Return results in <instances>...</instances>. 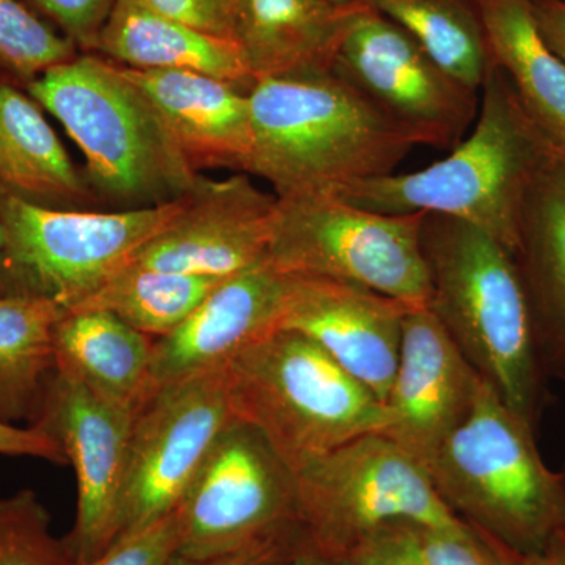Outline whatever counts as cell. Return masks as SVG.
Returning <instances> with one entry per match:
<instances>
[{
    "label": "cell",
    "mask_w": 565,
    "mask_h": 565,
    "mask_svg": "<svg viewBox=\"0 0 565 565\" xmlns=\"http://www.w3.org/2000/svg\"><path fill=\"white\" fill-rule=\"evenodd\" d=\"M0 565H76L32 490L0 500Z\"/></svg>",
    "instance_id": "29"
},
{
    "label": "cell",
    "mask_w": 565,
    "mask_h": 565,
    "mask_svg": "<svg viewBox=\"0 0 565 565\" xmlns=\"http://www.w3.org/2000/svg\"><path fill=\"white\" fill-rule=\"evenodd\" d=\"M559 2H563V3H565V0H559Z\"/></svg>",
    "instance_id": "42"
},
{
    "label": "cell",
    "mask_w": 565,
    "mask_h": 565,
    "mask_svg": "<svg viewBox=\"0 0 565 565\" xmlns=\"http://www.w3.org/2000/svg\"><path fill=\"white\" fill-rule=\"evenodd\" d=\"M159 13L207 35L232 40L230 0H145ZM234 43V41H233Z\"/></svg>",
    "instance_id": "35"
},
{
    "label": "cell",
    "mask_w": 565,
    "mask_h": 565,
    "mask_svg": "<svg viewBox=\"0 0 565 565\" xmlns=\"http://www.w3.org/2000/svg\"><path fill=\"white\" fill-rule=\"evenodd\" d=\"M344 557L349 565H427L412 522H392L379 527Z\"/></svg>",
    "instance_id": "33"
},
{
    "label": "cell",
    "mask_w": 565,
    "mask_h": 565,
    "mask_svg": "<svg viewBox=\"0 0 565 565\" xmlns=\"http://www.w3.org/2000/svg\"><path fill=\"white\" fill-rule=\"evenodd\" d=\"M297 520L318 548L345 556L392 522L467 525L435 490L426 465L382 434L353 438L296 471Z\"/></svg>",
    "instance_id": "8"
},
{
    "label": "cell",
    "mask_w": 565,
    "mask_h": 565,
    "mask_svg": "<svg viewBox=\"0 0 565 565\" xmlns=\"http://www.w3.org/2000/svg\"><path fill=\"white\" fill-rule=\"evenodd\" d=\"M494 65L531 120L565 156V62L539 31L530 0H481Z\"/></svg>",
    "instance_id": "24"
},
{
    "label": "cell",
    "mask_w": 565,
    "mask_h": 565,
    "mask_svg": "<svg viewBox=\"0 0 565 565\" xmlns=\"http://www.w3.org/2000/svg\"><path fill=\"white\" fill-rule=\"evenodd\" d=\"M233 419L222 370L148 394L134 415L120 537L177 511Z\"/></svg>",
    "instance_id": "12"
},
{
    "label": "cell",
    "mask_w": 565,
    "mask_h": 565,
    "mask_svg": "<svg viewBox=\"0 0 565 565\" xmlns=\"http://www.w3.org/2000/svg\"><path fill=\"white\" fill-rule=\"evenodd\" d=\"M292 565H349L344 556L332 555V553L323 552L308 541L303 535L302 544L297 550Z\"/></svg>",
    "instance_id": "39"
},
{
    "label": "cell",
    "mask_w": 565,
    "mask_h": 565,
    "mask_svg": "<svg viewBox=\"0 0 565 565\" xmlns=\"http://www.w3.org/2000/svg\"><path fill=\"white\" fill-rule=\"evenodd\" d=\"M0 455L36 457L52 463L68 465L57 441L32 426L0 423Z\"/></svg>",
    "instance_id": "36"
},
{
    "label": "cell",
    "mask_w": 565,
    "mask_h": 565,
    "mask_svg": "<svg viewBox=\"0 0 565 565\" xmlns=\"http://www.w3.org/2000/svg\"><path fill=\"white\" fill-rule=\"evenodd\" d=\"M66 308L43 297L0 296V423H31L55 373L54 333Z\"/></svg>",
    "instance_id": "25"
},
{
    "label": "cell",
    "mask_w": 565,
    "mask_h": 565,
    "mask_svg": "<svg viewBox=\"0 0 565 565\" xmlns=\"http://www.w3.org/2000/svg\"><path fill=\"white\" fill-rule=\"evenodd\" d=\"M248 102L253 141L245 173L273 185L277 199L338 195L393 174L418 147L333 71L255 81Z\"/></svg>",
    "instance_id": "1"
},
{
    "label": "cell",
    "mask_w": 565,
    "mask_h": 565,
    "mask_svg": "<svg viewBox=\"0 0 565 565\" xmlns=\"http://www.w3.org/2000/svg\"><path fill=\"white\" fill-rule=\"evenodd\" d=\"M288 275L267 258L218 281L178 329L152 343L150 393L223 370L245 348L278 330Z\"/></svg>",
    "instance_id": "17"
},
{
    "label": "cell",
    "mask_w": 565,
    "mask_h": 565,
    "mask_svg": "<svg viewBox=\"0 0 565 565\" xmlns=\"http://www.w3.org/2000/svg\"><path fill=\"white\" fill-rule=\"evenodd\" d=\"M20 82L0 76V193L70 210L90 196L88 182Z\"/></svg>",
    "instance_id": "22"
},
{
    "label": "cell",
    "mask_w": 565,
    "mask_h": 565,
    "mask_svg": "<svg viewBox=\"0 0 565 565\" xmlns=\"http://www.w3.org/2000/svg\"><path fill=\"white\" fill-rule=\"evenodd\" d=\"M484 537L504 565H565V525L553 533L541 548L530 553L515 552L490 535L484 534Z\"/></svg>",
    "instance_id": "37"
},
{
    "label": "cell",
    "mask_w": 565,
    "mask_h": 565,
    "mask_svg": "<svg viewBox=\"0 0 565 565\" xmlns=\"http://www.w3.org/2000/svg\"><path fill=\"white\" fill-rule=\"evenodd\" d=\"M414 533L427 565H504L484 534L468 523L456 531L414 523Z\"/></svg>",
    "instance_id": "31"
},
{
    "label": "cell",
    "mask_w": 565,
    "mask_h": 565,
    "mask_svg": "<svg viewBox=\"0 0 565 565\" xmlns=\"http://www.w3.org/2000/svg\"><path fill=\"white\" fill-rule=\"evenodd\" d=\"M481 381L433 311L412 308L381 434L427 467L470 414Z\"/></svg>",
    "instance_id": "16"
},
{
    "label": "cell",
    "mask_w": 565,
    "mask_h": 565,
    "mask_svg": "<svg viewBox=\"0 0 565 565\" xmlns=\"http://www.w3.org/2000/svg\"><path fill=\"white\" fill-rule=\"evenodd\" d=\"M120 68L159 111L195 172L245 173L253 141L248 92L195 71Z\"/></svg>",
    "instance_id": "18"
},
{
    "label": "cell",
    "mask_w": 565,
    "mask_h": 565,
    "mask_svg": "<svg viewBox=\"0 0 565 565\" xmlns=\"http://www.w3.org/2000/svg\"><path fill=\"white\" fill-rule=\"evenodd\" d=\"M185 195L139 210L84 212L0 193L6 294L43 297L71 310L161 233L184 206Z\"/></svg>",
    "instance_id": "9"
},
{
    "label": "cell",
    "mask_w": 565,
    "mask_h": 565,
    "mask_svg": "<svg viewBox=\"0 0 565 565\" xmlns=\"http://www.w3.org/2000/svg\"><path fill=\"white\" fill-rule=\"evenodd\" d=\"M303 535L302 526L292 523L228 555L204 561L180 557L177 565H292Z\"/></svg>",
    "instance_id": "34"
},
{
    "label": "cell",
    "mask_w": 565,
    "mask_h": 565,
    "mask_svg": "<svg viewBox=\"0 0 565 565\" xmlns=\"http://www.w3.org/2000/svg\"><path fill=\"white\" fill-rule=\"evenodd\" d=\"M332 2H338V3H353V2H363V0H332Z\"/></svg>",
    "instance_id": "41"
},
{
    "label": "cell",
    "mask_w": 565,
    "mask_h": 565,
    "mask_svg": "<svg viewBox=\"0 0 565 565\" xmlns=\"http://www.w3.org/2000/svg\"><path fill=\"white\" fill-rule=\"evenodd\" d=\"M363 2L230 0L232 40L255 81L332 71Z\"/></svg>",
    "instance_id": "19"
},
{
    "label": "cell",
    "mask_w": 565,
    "mask_h": 565,
    "mask_svg": "<svg viewBox=\"0 0 565 565\" xmlns=\"http://www.w3.org/2000/svg\"><path fill=\"white\" fill-rule=\"evenodd\" d=\"M222 373L234 416L256 427L294 473L353 438L385 429V404L291 330L255 341Z\"/></svg>",
    "instance_id": "6"
},
{
    "label": "cell",
    "mask_w": 565,
    "mask_h": 565,
    "mask_svg": "<svg viewBox=\"0 0 565 565\" xmlns=\"http://www.w3.org/2000/svg\"><path fill=\"white\" fill-rule=\"evenodd\" d=\"M516 264L548 377L565 385V156L550 158L523 207Z\"/></svg>",
    "instance_id": "20"
},
{
    "label": "cell",
    "mask_w": 565,
    "mask_h": 565,
    "mask_svg": "<svg viewBox=\"0 0 565 565\" xmlns=\"http://www.w3.org/2000/svg\"><path fill=\"white\" fill-rule=\"evenodd\" d=\"M25 90L76 141L88 185L122 210L172 203L195 184L199 174L166 121L120 66L76 55Z\"/></svg>",
    "instance_id": "4"
},
{
    "label": "cell",
    "mask_w": 565,
    "mask_h": 565,
    "mask_svg": "<svg viewBox=\"0 0 565 565\" xmlns=\"http://www.w3.org/2000/svg\"><path fill=\"white\" fill-rule=\"evenodd\" d=\"M117 0H28L41 18L57 25L81 50H95L96 40Z\"/></svg>",
    "instance_id": "32"
},
{
    "label": "cell",
    "mask_w": 565,
    "mask_h": 565,
    "mask_svg": "<svg viewBox=\"0 0 565 565\" xmlns=\"http://www.w3.org/2000/svg\"><path fill=\"white\" fill-rule=\"evenodd\" d=\"M426 468L459 519L515 552H535L565 525V471L544 462L533 427L484 379Z\"/></svg>",
    "instance_id": "5"
},
{
    "label": "cell",
    "mask_w": 565,
    "mask_h": 565,
    "mask_svg": "<svg viewBox=\"0 0 565 565\" xmlns=\"http://www.w3.org/2000/svg\"><path fill=\"white\" fill-rule=\"evenodd\" d=\"M277 210V195L256 188L248 174L199 177L173 221L128 264L223 280L267 258Z\"/></svg>",
    "instance_id": "14"
},
{
    "label": "cell",
    "mask_w": 565,
    "mask_h": 565,
    "mask_svg": "<svg viewBox=\"0 0 565 565\" xmlns=\"http://www.w3.org/2000/svg\"><path fill=\"white\" fill-rule=\"evenodd\" d=\"M539 31L550 47L565 62V3L559 0H530Z\"/></svg>",
    "instance_id": "38"
},
{
    "label": "cell",
    "mask_w": 565,
    "mask_h": 565,
    "mask_svg": "<svg viewBox=\"0 0 565 565\" xmlns=\"http://www.w3.org/2000/svg\"><path fill=\"white\" fill-rule=\"evenodd\" d=\"M429 310L503 403L537 433L548 403L530 297L515 256L470 223L426 214Z\"/></svg>",
    "instance_id": "2"
},
{
    "label": "cell",
    "mask_w": 565,
    "mask_h": 565,
    "mask_svg": "<svg viewBox=\"0 0 565 565\" xmlns=\"http://www.w3.org/2000/svg\"><path fill=\"white\" fill-rule=\"evenodd\" d=\"M478 120L451 154L419 172L349 185L344 202L381 214L427 212L470 223L515 256L531 185L556 150L497 65L482 85Z\"/></svg>",
    "instance_id": "3"
},
{
    "label": "cell",
    "mask_w": 565,
    "mask_h": 565,
    "mask_svg": "<svg viewBox=\"0 0 565 565\" xmlns=\"http://www.w3.org/2000/svg\"><path fill=\"white\" fill-rule=\"evenodd\" d=\"M408 35L452 79L481 92L494 62L481 0H363Z\"/></svg>",
    "instance_id": "26"
},
{
    "label": "cell",
    "mask_w": 565,
    "mask_h": 565,
    "mask_svg": "<svg viewBox=\"0 0 565 565\" xmlns=\"http://www.w3.org/2000/svg\"><path fill=\"white\" fill-rule=\"evenodd\" d=\"M93 51L126 68L195 71L247 92L253 85L236 43L172 20L145 0H117Z\"/></svg>",
    "instance_id": "21"
},
{
    "label": "cell",
    "mask_w": 565,
    "mask_h": 565,
    "mask_svg": "<svg viewBox=\"0 0 565 565\" xmlns=\"http://www.w3.org/2000/svg\"><path fill=\"white\" fill-rule=\"evenodd\" d=\"M180 520L177 511L151 525L118 537L102 556L81 565H177Z\"/></svg>",
    "instance_id": "30"
},
{
    "label": "cell",
    "mask_w": 565,
    "mask_h": 565,
    "mask_svg": "<svg viewBox=\"0 0 565 565\" xmlns=\"http://www.w3.org/2000/svg\"><path fill=\"white\" fill-rule=\"evenodd\" d=\"M332 71L418 145L455 148L478 118V92L452 79L414 36L364 2Z\"/></svg>",
    "instance_id": "11"
},
{
    "label": "cell",
    "mask_w": 565,
    "mask_h": 565,
    "mask_svg": "<svg viewBox=\"0 0 565 565\" xmlns=\"http://www.w3.org/2000/svg\"><path fill=\"white\" fill-rule=\"evenodd\" d=\"M426 214H381L327 193L278 199L267 262L285 275L353 282L429 308L433 286L422 250Z\"/></svg>",
    "instance_id": "7"
},
{
    "label": "cell",
    "mask_w": 565,
    "mask_h": 565,
    "mask_svg": "<svg viewBox=\"0 0 565 565\" xmlns=\"http://www.w3.org/2000/svg\"><path fill=\"white\" fill-rule=\"evenodd\" d=\"M134 415L55 371L31 422L57 441L76 473V522L63 537L76 565L102 556L120 537Z\"/></svg>",
    "instance_id": "13"
},
{
    "label": "cell",
    "mask_w": 565,
    "mask_h": 565,
    "mask_svg": "<svg viewBox=\"0 0 565 565\" xmlns=\"http://www.w3.org/2000/svg\"><path fill=\"white\" fill-rule=\"evenodd\" d=\"M6 294V230L0 221V296Z\"/></svg>",
    "instance_id": "40"
},
{
    "label": "cell",
    "mask_w": 565,
    "mask_h": 565,
    "mask_svg": "<svg viewBox=\"0 0 565 565\" xmlns=\"http://www.w3.org/2000/svg\"><path fill=\"white\" fill-rule=\"evenodd\" d=\"M152 343L107 311L68 310L55 327V371L136 412L150 394Z\"/></svg>",
    "instance_id": "23"
},
{
    "label": "cell",
    "mask_w": 565,
    "mask_h": 565,
    "mask_svg": "<svg viewBox=\"0 0 565 565\" xmlns=\"http://www.w3.org/2000/svg\"><path fill=\"white\" fill-rule=\"evenodd\" d=\"M412 308L353 282L288 275L278 330L313 341L385 403Z\"/></svg>",
    "instance_id": "15"
},
{
    "label": "cell",
    "mask_w": 565,
    "mask_h": 565,
    "mask_svg": "<svg viewBox=\"0 0 565 565\" xmlns=\"http://www.w3.org/2000/svg\"><path fill=\"white\" fill-rule=\"evenodd\" d=\"M77 47L22 0H0V71L28 84L76 57Z\"/></svg>",
    "instance_id": "28"
},
{
    "label": "cell",
    "mask_w": 565,
    "mask_h": 565,
    "mask_svg": "<svg viewBox=\"0 0 565 565\" xmlns=\"http://www.w3.org/2000/svg\"><path fill=\"white\" fill-rule=\"evenodd\" d=\"M180 557L228 555L297 520L296 473L252 424L233 419L177 508Z\"/></svg>",
    "instance_id": "10"
},
{
    "label": "cell",
    "mask_w": 565,
    "mask_h": 565,
    "mask_svg": "<svg viewBox=\"0 0 565 565\" xmlns=\"http://www.w3.org/2000/svg\"><path fill=\"white\" fill-rule=\"evenodd\" d=\"M218 281L222 280L126 264L71 310L107 311L140 333L159 340L178 329Z\"/></svg>",
    "instance_id": "27"
}]
</instances>
